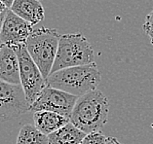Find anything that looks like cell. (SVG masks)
<instances>
[{"instance_id":"1","label":"cell","mask_w":153,"mask_h":144,"mask_svg":"<svg viewBox=\"0 0 153 144\" xmlns=\"http://www.w3.org/2000/svg\"><path fill=\"white\" fill-rule=\"evenodd\" d=\"M108 113L109 102L106 95L95 90L78 97L70 115V123L86 134L100 131L107 123Z\"/></svg>"},{"instance_id":"2","label":"cell","mask_w":153,"mask_h":144,"mask_svg":"<svg viewBox=\"0 0 153 144\" xmlns=\"http://www.w3.org/2000/svg\"><path fill=\"white\" fill-rule=\"evenodd\" d=\"M102 76L96 62L58 70L47 77V86L80 97L97 90Z\"/></svg>"},{"instance_id":"3","label":"cell","mask_w":153,"mask_h":144,"mask_svg":"<svg viewBox=\"0 0 153 144\" xmlns=\"http://www.w3.org/2000/svg\"><path fill=\"white\" fill-rule=\"evenodd\" d=\"M93 62H95V51L88 39L79 32L68 33L61 35L51 73Z\"/></svg>"},{"instance_id":"4","label":"cell","mask_w":153,"mask_h":144,"mask_svg":"<svg viewBox=\"0 0 153 144\" xmlns=\"http://www.w3.org/2000/svg\"><path fill=\"white\" fill-rule=\"evenodd\" d=\"M61 35L55 28L41 27L29 35L25 47L43 77L47 79L53 67Z\"/></svg>"},{"instance_id":"5","label":"cell","mask_w":153,"mask_h":144,"mask_svg":"<svg viewBox=\"0 0 153 144\" xmlns=\"http://www.w3.org/2000/svg\"><path fill=\"white\" fill-rule=\"evenodd\" d=\"M12 47L19 60L21 85L25 91L27 101L31 105L43 89L47 86L46 79L28 54L25 44H19Z\"/></svg>"},{"instance_id":"6","label":"cell","mask_w":153,"mask_h":144,"mask_svg":"<svg viewBox=\"0 0 153 144\" xmlns=\"http://www.w3.org/2000/svg\"><path fill=\"white\" fill-rule=\"evenodd\" d=\"M30 104L21 84L0 81V122L20 117L29 111Z\"/></svg>"},{"instance_id":"7","label":"cell","mask_w":153,"mask_h":144,"mask_svg":"<svg viewBox=\"0 0 153 144\" xmlns=\"http://www.w3.org/2000/svg\"><path fill=\"white\" fill-rule=\"evenodd\" d=\"M77 99L76 95L46 86L30 105L29 111H52L70 120V115Z\"/></svg>"},{"instance_id":"8","label":"cell","mask_w":153,"mask_h":144,"mask_svg":"<svg viewBox=\"0 0 153 144\" xmlns=\"http://www.w3.org/2000/svg\"><path fill=\"white\" fill-rule=\"evenodd\" d=\"M32 31L33 27L30 24L7 9L0 32V40L2 43L9 46L25 44Z\"/></svg>"},{"instance_id":"9","label":"cell","mask_w":153,"mask_h":144,"mask_svg":"<svg viewBox=\"0 0 153 144\" xmlns=\"http://www.w3.org/2000/svg\"><path fill=\"white\" fill-rule=\"evenodd\" d=\"M0 81L21 84L18 56L12 46L0 44Z\"/></svg>"},{"instance_id":"10","label":"cell","mask_w":153,"mask_h":144,"mask_svg":"<svg viewBox=\"0 0 153 144\" xmlns=\"http://www.w3.org/2000/svg\"><path fill=\"white\" fill-rule=\"evenodd\" d=\"M10 10L32 27L42 21L45 17L44 8L38 0H15Z\"/></svg>"},{"instance_id":"11","label":"cell","mask_w":153,"mask_h":144,"mask_svg":"<svg viewBox=\"0 0 153 144\" xmlns=\"http://www.w3.org/2000/svg\"><path fill=\"white\" fill-rule=\"evenodd\" d=\"M68 118L52 111H36L33 115L35 128L43 134L49 135L69 123Z\"/></svg>"},{"instance_id":"12","label":"cell","mask_w":153,"mask_h":144,"mask_svg":"<svg viewBox=\"0 0 153 144\" xmlns=\"http://www.w3.org/2000/svg\"><path fill=\"white\" fill-rule=\"evenodd\" d=\"M85 136V132L69 122L48 135V144H81Z\"/></svg>"},{"instance_id":"13","label":"cell","mask_w":153,"mask_h":144,"mask_svg":"<svg viewBox=\"0 0 153 144\" xmlns=\"http://www.w3.org/2000/svg\"><path fill=\"white\" fill-rule=\"evenodd\" d=\"M16 144H48V136L43 134L34 125H24L19 131Z\"/></svg>"},{"instance_id":"14","label":"cell","mask_w":153,"mask_h":144,"mask_svg":"<svg viewBox=\"0 0 153 144\" xmlns=\"http://www.w3.org/2000/svg\"><path fill=\"white\" fill-rule=\"evenodd\" d=\"M106 138L107 137L102 131L91 132V134H86L81 144H105Z\"/></svg>"},{"instance_id":"15","label":"cell","mask_w":153,"mask_h":144,"mask_svg":"<svg viewBox=\"0 0 153 144\" xmlns=\"http://www.w3.org/2000/svg\"><path fill=\"white\" fill-rule=\"evenodd\" d=\"M143 29L145 32V34L150 39V43L153 45V10L145 17L144 23L143 24Z\"/></svg>"},{"instance_id":"16","label":"cell","mask_w":153,"mask_h":144,"mask_svg":"<svg viewBox=\"0 0 153 144\" xmlns=\"http://www.w3.org/2000/svg\"><path fill=\"white\" fill-rule=\"evenodd\" d=\"M105 144H123V143H121L117 138H115V137H107Z\"/></svg>"},{"instance_id":"17","label":"cell","mask_w":153,"mask_h":144,"mask_svg":"<svg viewBox=\"0 0 153 144\" xmlns=\"http://www.w3.org/2000/svg\"><path fill=\"white\" fill-rule=\"evenodd\" d=\"M0 1H1L3 4L7 7V9H9V8H11V6L13 5L15 0H0Z\"/></svg>"},{"instance_id":"18","label":"cell","mask_w":153,"mask_h":144,"mask_svg":"<svg viewBox=\"0 0 153 144\" xmlns=\"http://www.w3.org/2000/svg\"><path fill=\"white\" fill-rule=\"evenodd\" d=\"M6 11H7V10H6ZM6 11H4V12H3V13L0 14V32H1V29H2V24H3V21H4V19H5Z\"/></svg>"},{"instance_id":"19","label":"cell","mask_w":153,"mask_h":144,"mask_svg":"<svg viewBox=\"0 0 153 144\" xmlns=\"http://www.w3.org/2000/svg\"><path fill=\"white\" fill-rule=\"evenodd\" d=\"M6 10H7V7H6L4 4H3V3H2L1 1H0V14L3 13V12H4V11H6Z\"/></svg>"},{"instance_id":"20","label":"cell","mask_w":153,"mask_h":144,"mask_svg":"<svg viewBox=\"0 0 153 144\" xmlns=\"http://www.w3.org/2000/svg\"><path fill=\"white\" fill-rule=\"evenodd\" d=\"M38 1H41V0H38Z\"/></svg>"}]
</instances>
